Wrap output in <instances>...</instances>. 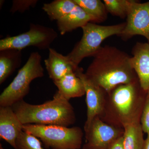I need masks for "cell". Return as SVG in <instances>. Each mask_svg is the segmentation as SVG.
Here are the masks:
<instances>
[{
    "label": "cell",
    "mask_w": 149,
    "mask_h": 149,
    "mask_svg": "<svg viewBox=\"0 0 149 149\" xmlns=\"http://www.w3.org/2000/svg\"><path fill=\"white\" fill-rule=\"evenodd\" d=\"M93 58L85 74L107 93L118 85L139 80L130 64V56L118 48L102 47Z\"/></svg>",
    "instance_id": "6da1fadb"
},
{
    "label": "cell",
    "mask_w": 149,
    "mask_h": 149,
    "mask_svg": "<svg viewBox=\"0 0 149 149\" xmlns=\"http://www.w3.org/2000/svg\"><path fill=\"white\" fill-rule=\"evenodd\" d=\"M146 93L139 80L118 85L107 93L104 109L100 117L107 123L123 128L141 118Z\"/></svg>",
    "instance_id": "7a4b0ae2"
},
{
    "label": "cell",
    "mask_w": 149,
    "mask_h": 149,
    "mask_svg": "<svg viewBox=\"0 0 149 149\" xmlns=\"http://www.w3.org/2000/svg\"><path fill=\"white\" fill-rule=\"evenodd\" d=\"M23 125H58L68 127L76 120L72 105L58 91L53 98L41 104H32L23 100L11 106Z\"/></svg>",
    "instance_id": "3957f363"
},
{
    "label": "cell",
    "mask_w": 149,
    "mask_h": 149,
    "mask_svg": "<svg viewBox=\"0 0 149 149\" xmlns=\"http://www.w3.org/2000/svg\"><path fill=\"white\" fill-rule=\"evenodd\" d=\"M125 22L110 25H101L89 22L82 27L83 35L67 56L76 69L82 60L94 57L100 49L103 42L111 36H120L125 28Z\"/></svg>",
    "instance_id": "277c9868"
},
{
    "label": "cell",
    "mask_w": 149,
    "mask_h": 149,
    "mask_svg": "<svg viewBox=\"0 0 149 149\" xmlns=\"http://www.w3.org/2000/svg\"><path fill=\"white\" fill-rule=\"evenodd\" d=\"M42 59V56L38 52L30 54L25 64L1 94L0 106L11 107L23 100L29 93L30 83L35 79L44 76Z\"/></svg>",
    "instance_id": "5b68a950"
},
{
    "label": "cell",
    "mask_w": 149,
    "mask_h": 149,
    "mask_svg": "<svg viewBox=\"0 0 149 149\" xmlns=\"http://www.w3.org/2000/svg\"><path fill=\"white\" fill-rule=\"evenodd\" d=\"M23 130L52 149H80L83 142V133L79 127L30 124L23 125Z\"/></svg>",
    "instance_id": "8992f818"
},
{
    "label": "cell",
    "mask_w": 149,
    "mask_h": 149,
    "mask_svg": "<svg viewBox=\"0 0 149 149\" xmlns=\"http://www.w3.org/2000/svg\"><path fill=\"white\" fill-rule=\"evenodd\" d=\"M57 37V33L52 28L31 23L27 32L1 40L0 51L6 49L22 51L29 47L40 50L49 49Z\"/></svg>",
    "instance_id": "52a82bcc"
},
{
    "label": "cell",
    "mask_w": 149,
    "mask_h": 149,
    "mask_svg": "<svg viewBox=\"0 0 149 149\" xmlns=\"http://www.w3.org/2000/svg\"><path fill=\"white\" fill-rule=\"evenodd\" d=\"M84 130L86 142L83 149H109L124 133L123 128L107 123L99 116Z\"/></svg>",
    "instance_id": "ba28073f"
},
{
    "label": "cell",
    "mask_w": 149,
    "mask_h": 149,
    "mask_svg": "<svg viewBox=\"0 0 149 149\" xmlns=\"http://www.w3.org/2000/svg\"><path fill=\"white\" fill-rule=\"evenodd\" d=\"M82 68H78L75 73L84 84L87 107V120L84 130L89 127L95 118L100 117L104 109L107 93L104 89L93 82L84 73Z\"/></svg>",
    "instance_id": "9c48e42d"
},
{
    "label": "cell",
    "mask_w": 149,
    "mask_h": 149,
    "mask_svg": "<svg viewBox=\"0 0 149 149\" xmlns=\"http://www.w3.org/2000/svg\"><path fill=\"white\" fill-rule=\"evenodd\" d=\"M136 35L143 36L149 42V1L143 3L134 1L120 37L125 41Z\"/></svg>",
    "instance_id": "30bf717a"
},
{
    "label": "cell",
    "mask_w": 149,
    "mask_h": 149,
    "mask_svg": "<svg viewBox=\"0 0 149 149\" xmlns=\"http://www.w3.org/2000/svg\"><path fill=\"white\" fill-rule=\"evenodd\" d=\"M131 66L136 72L141 88L149 91V42H137L132 50Z\"/></svg>",
    "instance_id": "8fae6325"
},
{
    "label": "cell",
    "mask_w": 149,
    "mask_h": 149,
    "mask_svg": "<svg viewBox=\"0 0 149 149\" xmlns=\"http://www.w3.org/2000/svg\"><path fill=\"white\" fill-rule=\"evenodd\" d=\"M23 125L11 107H0V137L15 149Z\"/></svg>",
    "instance_id": "7c38bea8"
},
{
    "label": "cell",
    "mask_w": 149,
    "mask_h": 149,
    "mask_svg": "<svg viewBox=\"0 0 149 149\" xmlns=\"http://www.w3.org/2000/svg\"><path fill=\"white\" fill-rule=\"evenodd\" d=\"M45 63L49 77L54 82L76 70L67 56L52 48L49 49V56L45 60Z\"/></svg>",
    "instance_id": "4fadbf2b"
},
{
    "label": "cell",
    "mask_w": 149,
    "mask_h": 149,
    "mask_svg": "<svg viewBox=\"0 0 149 149\" xmlns=\"http://www.w3.org/2000/svg\"><path fill=\"white\" fill-rule=\"evenodd\" d=\"M89 22H93L92 17L77 5L68 15L57 21L58 29L61 35L72 32L79 27H83Z\"/></svg>",
    "instance_id": "5bb4252c"
},
{
    "label": "cell",
    "mask_w": 149,
    "mask_h": 149,
    "mask_svg": "<svg viewBox=\"0 0 149 149\" xmlns=\"http://www.w3.org/2000/svg\"><path fill=\"white\" fill-rule=\"evenodd\" d=\"M58 91L67 100L80 97L85 95L84 84L75 72L67 74L61 79L54 82Z\"/></svg>",
    "instance_id": "9a60e30c"
},
{
    "label": "cell",
    "mask_w": 149,
    "mask_h": 149,
    "mask_svg": "<svg viewBox=\"0 0 149 149\" xmlns=\"http://www.w3.org/2000/svg\"><path fill=\"white\" fill-rule=\"evenodd\" d=\"M22 62L21 50L6 49L0 51V84L19 68Z\"/></svg>",
    "instance_id": "2e32d148"
},
{
    "label": "cell",
    "mask_w": 149,
    "mask_h": 149,
    "mask_svg": "<svg viewBox=\"0 0 149 149\" xmlns=\"http://www.w3.org/2000/svg\"><path fill=\"white\" fill-rule=\"evenodd\" d=\"M140 118H139L123 126L124 149H143L145 139Z\"/></svg>",
    "instance_id": "e0dca14e"
},
{
    "label": "cell",
    "mask_w": 149,
    "mask_h": 149,
    "mask_svg": "<svg viewBox=\"0 0 149 149\" xmlns=\"http://www.w3.org/2000/svg\"><path fill=\"white\" fill-rule=\"evenodd\" d=\"M77 5L73 0H55L44 4L42 9L51 20L57 21L70 13Z\"/></svg>",
    "instance_id": "ac0fdd59"
},
{
    "label": "cell",
    "mask_w": 149,
    "mask_h": 149,
    "mask_svg": "<svg viewBox=\"0 0 149 149\" xmlns=\"http://www.w3.org/2000/svg\"><path fill=\"white\" fill-rule=\"evenodd\" d=\"M88 15L92 17L95 22H103L107 17L108 12L103 2L100 0H73Z\"/></svg>",
    "instance_id": "d6986e66"
},
{
    "label": "cell",
    "mask_w": 149,
    "mask_h": 149,
    "mask_svg": "<svg viewBox=\"0 0 149 149\" xmlns=\"http://www.w3.org/2000/svg\"><path fill=\"white\" fill-rule=\"evenodd\" d=\"M134 0H104L108 13L122 19L126 18Z\"/></svg>",
    "instance_id": "ffe728a7"
},
{
    "label": "cell",
    "mask_w": 149,
    "mask_h": 149,
    "mask_svg": "<svg viewBox=\"0 0 149 149\" xmlns=\"http://www.w3.org/2000/svg\"><path fill=\"white\" fill-rule=\"evenodd\" d=\"M16 149H45L37 137L22 131L17 139Z\"/></svg>",
    "instance_id": "44dd1931"
},
{
    "label": "cell",
    "mask_w": 149,
    "mask_h": 149,
    "mask_svg": "<svg viewBox=\"0 0 149 149\" xmlns=\"http://www.w3.org/2000/svg\"><path fill=\"white\" fill-rule=\"evenodd\" d=\"M38 2L37 0H13L10 12L23 13L30 8L35 7Z\"/></svg>",
    "instance_id": "7402d4cb"
},
{
    "label": "cell",
    "mask_w": 149,
    "mask_h": 149,
    "mask_svg": "<svg viewBox=\"0 0 149 149\" xmlns=\"http://www.w3.org/2000/svg\"><path fill=\"white\" fill-rule=\"evenodd\" d=\"M141 126L144 133L149 134V91L147 92L145 103L140 118Z\"/></svg>",
    "instance_id": "603a6c76"
},
{
    "label": "cell",
    "mask_w": 149,
    "mask_h": 149,
    "mask_svg": "<svg viewBox=\"0 0 149 149\" xmlns=\"http://www.w3.org/2000/svg\"><path fill=\"white\" fill-rule=\"evenodd\" d=\"M109 149H124L123 136L118 139Z\"/></svg>",
    "instance_id": "cb8c5ba5"
},
{
    "label": "cell",
    "mask_w": 149,
    "mask_h": 149,
    "mask_svg": "<svg viewBox=\"0 0 149 149\" xmlns=\"http://www.w3.org/2000/svg\"><path fill=\"white\" fill-rule=\"evenodd\" d=\"M143 149H149V134L147 135V137L144 142Z\"/></svg>",
    "instance_id": "d4e9b609"
}]
</instances>
